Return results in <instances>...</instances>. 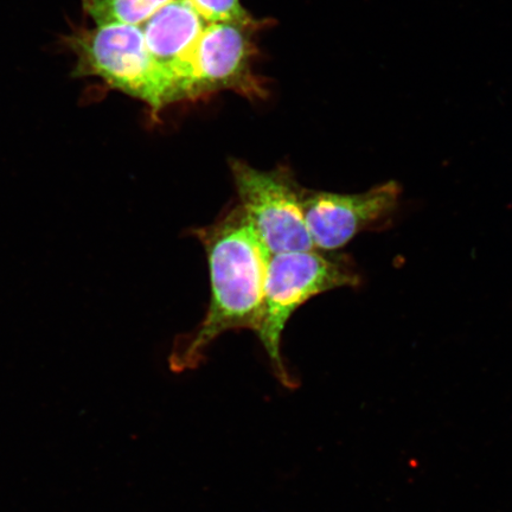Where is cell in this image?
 <instances>
[{"instance_id": "ba28073f", "label": "cell", "mask_w": 512, "mask_h": 512, "mask_svg": "<svg viewBox=\"0 0 512 512\" xmlns=\"http://www.w3.org/2000/svg\"><path fill=\"white\" fill-rule=\"evenodd\" d=\"M172 0H82L83 10L96 25H143Z\"/></svg>"}, {"instance_id": "9c48e42d", "label": "cell", "mask_w": 512, "mask_h": 512, "mask_svg": "<svg viewBox=\"0 0 512 512\" xmlns=\"http://www.w3.org/2000/svg\"><path fill=\"white\" fill-rule=\"evenodd\" d=\"M187 2L208 23L265 24L249 14L240 0H187Z\"/></svg>"}, {"instance_id": "277c9868", "label": "cell", "mask_w": 512, "mask_h": 512, "mask_svg": "<svg viewBox=\"0 0 512 512\" xmlns=\"http://www.w3.org/2000/svg\"><path fill=\"white\" fill-rule=\"evenodd\" d=\"M239 204L268 255L311 251L302 194L303 187L285 165L262 171L230 159Z\"/></svg>"}, {"instance_id": "52a82bcc", "label": "cell", "mask_w": 512, "mask_h": 512, "mask_svg": "<svg viewBox=\"0 0 512 512\" xmlns=\"http://www.w3.org/2000/svg\"><path fill=\"white\" fill-rule=\"evenodd\" d=\"M207 25L187 0H172L142 25L151 55L176 82L179 101L188 100L191 56Z\"/></svg>"}, {"instance_id": "8992f818", "label": "cell", "mask_w": 512, "mask_h": 512, "mask_svg": "<svg viewBox=\"0 0 512 512\" xmlns=\"http://www.w3.org/2000/svg\"><path fill=\"white\" fill-rule=\"evenodd\" d=\"M400 185L387 182L361 194H336L303 188L304 219L313 247L336 252L356 235L379 228L398 209Z\"/></svg>"}, {"instance_id": "5b68a950", "label": "cell", "mask_w": 512, "mask_h": 512, "mask_svg": "<svg viewBox=\"0 0 512 512\" xmlns=\"http://www.w3.org/2000/svg\"><path fill=\"white\" fill-rule=\"evenodd\" d=\"M262 25L208 23L191 56L188 100L221 91L265 98L266 89L253 72L254 35Z\"/></svg>"}, {"instance_id": "3957f363", "label": "cell", "mask_w": 512, "mask_h": 512, "mask_svg": "<svg viewBox=\"0 0 512 512\" xmlns=\"http://www.w3.org/2000/svg\"><path fill=\"white\" fill-rule=\"evenodd\" d=\"M78 57L75 74L96 76L108 86L143 101L153 117L179 102L174 78L146 46L142 25L111 23L69 37Z\"/></svg>"}, {"instance_id": "6da1fadb", "label": "cell", "mask_w": 512, "mask_h": 512, "mask_svg": "<svg viewBox=\"0 0 512 512\" xmlns=\"http://www.w3.org/2000/svg\"><path fill=\"white\" fill-rule=\"evenodd\" d=\"M206 251L211 297L207 315L178 336L170 355L176 373L196 369L217 338L229 331L259 330L268 260L240 204L207 227L192 230Z\"/></svg>"}, {"instance_id": "7a4b0ae2", "label": "cell", "mask_w": 512, "mask_h": 512, "mask_svg": "<svg viewBox=\"0 0 512 512\" xmlns=\"http://www.w3.org/2000/svg\"><path fill=\"white\" fill-rule=\"evenodd\" d=\"M360 284V273L347 255L311 249L275 254L268 260L264 306L256 335L270 360L274 376L285 388L298 387L281 355V336L288 319L319 294Z\"/></svg>"}]
</instances>
